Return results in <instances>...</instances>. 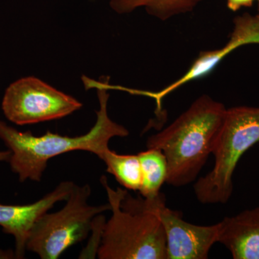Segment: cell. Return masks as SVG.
Listing matches in <instances>:
<instances>
[{"label": "cell", "mask_w": 259, "mask_h": 259, "mask_svg": "<svg viewBox=\"0 0 259 259\" xmlns=\"http://www.w3.org/2000/svg\"><path fill=\"white\" fill-rule=\"evenodd\" d=\"M101 79L92 82L88 77L83 78L87 86L93 85L97 89L100 105L95 125L83 136L69 137L48 131L35 136L30 131L20 132L0 119V139L11 151L10 167L20 182L28 180L40 182L51 158L74 151H88L99 156L109 148L112 138L128 136V130L114 122L108 115L109 78L104 76Z\"/></svg>", "instance_id": "cell-1"}, {"label": "cell", "mask_w": 259, "mask_h": 259, "mask_svg": "<svg viewBox=\"0 0 259 259\" xmlns=\"http://www.w3.org/2000/svg\"><path fill=\"white\" fill-rule=\"evenodd\" d=\"M227 108L207 95L198 97L166 128L148 138L147 148L166 158V183L181 187L196 180L205 165Z\"/></svg>", "instance_id": "cell-2"}, {"label": "cell", "mask_w": 259, "mask_h": 259, "mask_svg": "<svg viewBox=\"0 0 259 259\" xmlns=\"http://www.w3.org/2000/svg\"><path fill=\"white\" fill-rule=\"evenodd\" d=\"M111 218L103 223L97 256L100 259H167L166 238L153 198H134L114 190L101 177Z\"/></svg>", "instance_id": "cell-3"}, {"label": "cell", "mask_w": 259, "mask_h": 259, "mask_svg": "<svg viewBox=\"0 0 259 259\" xmlns=\"http://www.w3.org/2000/svg\"><path fill=\"white\" fill-rule=\"evenodd\" d=\"M256 144H259V107L227 108L213 146L214 166L194 185V194L201 203L226 204L229 201L238 161Z\"/></svg>", "instance_id": "cell-4"}, {"label": "cell", "mask_w": 259, "mask_h": 259, "mask_svg": "<svg viewBox=\"0 0 259 259\" xmlns=\"http://www.w3.org/2000/svg\"><path fill=\"white\" fill-rule=\"evenodd\" d=\"M90 185H74L61 210L45 213L32 228L26 250L42 259H57L68 248L86 239L97 216L110 210V204H89Z\"/></svg>", "instance_id": "cell-5"}, {"label": "cell", "mask_w": 259, "mask_h": 259, "mask_svg": "<svg viewBox=\"0 0 259 259\" xmlns=\"http://www.w3.org/2000/svg\"><path fill=\"white\" fill-rule=\"evenodd\" d=\"M76 98L35 76L20 78L7 88L2 109L6 118L18 125L58 120L82 107Z\"/></svg>", "instance_id": "cell-6"}, {"label": "cell", "mask_w": 259, "mask_h": 259, "mask_svg": "<svg viewBox=\"0 0 259 259\" xmlns=\"http://www.w3.org/2000/svg\"><path fill=\"white\" fill-rule=\"evenodd\" d=\"M155 208L164 229L167 259H207L209 250L218 242L219 223L202 226L186 222L178 211L166 206L164 195L156 198Z\"/></svg>", "instance_id": "cell-7"}, {"label": "cell", "mask_w": 259, "mask_h": 259, "mask_svg": "<svg viewBox=\"0 0 259 259\" xmlns=\"http://www.w3.org/2000/svg\"><path fill=\"white\" fill-rule=\"evenodd\" d=\"M249 44L259 45V15L244 13L233 20V28L229 40L223 47L202 51L187 72L176 81L157 93L144 92V94L154 97L157 101H161L163 97L186 83L208 76L227 56L239 48Z\"/></svg>", "instance_id": "cell-8"}, {"label": "cell", "mask_w": 259, "mask_h": 259, "mask_svg": "<svg viewBox=\"0 0 259 259\" xmlns=\"http://www.w3.org/2000/svg\"><path fill=\"white\" fill-rule=\"evenodd\" d=\"M74 182L66 181L52 192L34 203L23 205L0 204V226L6 234L12 235L15 241V256L23 258L27 242L37 221L54 207L56 203L66 201L74 188Z\"/></svg>", "instance_id": "cell-9"}, {"label": "cell", "mask_w": 259, "mask_h": 259, "mask_svg": "<svg viewBox=\"0 0 259 259\" xmlns=\"http://www.w3.org/2000/svg\"><path fill=\"white\" fill-rule=\"evenodd\" d=\"M220 224L218 242L234 259H259V207L246 209Z\"/></svg>", "instance_id": "cell-10"}, {"label": "cell", "mask_w": 259, "mask_h": 259, "mask_svg": "<svg viewBox=\"0 0 259 259\" xmlns=\"http://www.w3.org/2000/svg\"><path fill=\"white\" fill-rule=\"evenodd\" d=\"M203 0H110V8L119 15H127L144 8L148 15L166 21L192 13Z\"/></svg>", "instance_id": "cell-11"}, {"label": "cell", "mask_w": 259, "mask_h": 259, "mask_svg": "<svg viewBox=\"0 0 259 259\" xmlns=\"http://www.w3.org/2000/svg\"><path fill=\"white\" fill-rule=\"evenodd\" d=\"M142 182L139 192L145 198H153L161 193L162 186L166 182L168 166L166 158L161 150L148 148L138 154Z\"/></svg>", "instance_id": "cell-12"}, {"label": "cell", "mask_w": 259, "mask_h": 259, "mask_svg": "<svg viewBox=\"0 0 259 259\" xmlns=\"http://www.w3.org/2000/svg\"><path fill=\"white\" fill-rule=\"evenodd\" d=\"M98 157L105 162L107 171L113 175L122 187L131 190L139 191L142 182V172L138 154H118L109 148Z\"/></svg>", "instance_id": "cell-13"}, {"label": "cell", "mask_w": 259, "mask_h": 259, "mask_svg": "<svg viewBox=\"0 0 259 259\" xmlns=\"http://www.w3.org/2000/svg\"><path fill=\"white\" fill-rule=\"evenodd\" d=\"M258 0H226L227 7L233 12H237L244 8H250Z\"/></svg>", "instance_id": "cell-14"}, {"label": "cell", "mask_w": 259, "mask_h": 259, "mask_svg": "<svg viewBox=\"0 0 259 259\" xmlns=\"http://www.w3.org/2000/svg\"><path fill=\"white\" fill-rule=\"evenodd\" d=\"M10 156H11V151L10 150L0 151V162L9 161Z\"/></svg>", "instance_id": "cell-15"}, {"label": "cell", "mask_w": 259, "mask_h": 259, "mask_svg": "<svg viewBox=\"0 0 259 259\" xmlns=\"http://www.w3.org/2000/svg\"><path fill=\"white\" fill-rule=\"evenodd\" d=\"M257 14L259 15V0L257 1Z\"/></svg>", "instance_id": "cell-16"}]
</instances>
